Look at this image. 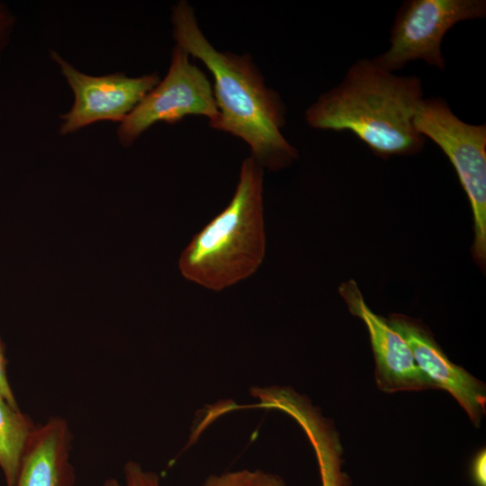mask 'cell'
Here are the masks:
<instances>
[{
	"label": "cell",
	"instance_id": "1",
	"mask_svg": "<svg viewBox=\"0 0 486 486\" xmlns=\"http://www.w3.org/2000/svg\"><path fill=\"white\" fill-rule=\"evenodd\" d=\"M172 23L176 44L200 59L212 75L219 116L210 126L244 140L251 158L262 167L276 171L292 163L298 152L282 133L284 104L275 91L266 87L251 58L216 50L186 1L173 6Z\"/></svg>",
	"mask_w": 486,
	"mask_h": 486
},
{
	"label": "cell",
	"instance_id": "2",
	"mask_svg": "<svg viewBox=\"0 0 486 486\" xmlns=\"http://www.w3.org/2000/svg\"><path fill=\"white\" fill-rule=\"evenodd\" d=\"M422 95L418 76H399L362 58L307 109L305 118L315 129L351 131L381 158L412 155L426 141L414 125Z\"/></svg>",
	"mask_w": 486,
	"mask_h": 486
},
{
	"label": "cell",
	"instance_id": "3",
	"mask_svg": "<svg viewBox=\"0 0 486 486\" xmlns=\"http://www.w3.org/2000/svg\"><path fill=\"white\" fill-rule=\"evenodd\" d=\"M263 167L251 157L230 203L195 234L178 266L188 281L220 292L255 274L266 255Z\"/></svg>",
	"mask_w": 486,
	"mask_h": 486
},
{
	"label": "cell",
	"instance_id": "4",
	"mask_svg": "<svg viewBox=\"0 0 486 486\" xmlns=\"http://www.w3.org/2000/svg\"><path fill=\"white\" fill-rule=\"evenodd\" d=\"M414 125L443 150L457 173L473 215L472 256L482 266L486 259V126L463 122L442 98L422 99Z\"/></svg>",
	"mask_w": 486,
	"mask_h": 486
},
{
	"label": "cell",
	"instance_id": "5",
	"mask_svg": "<svg viewBox=\"0 0 486 486\" xmlns=\"http://www.w3.org/2000/svg\"><path fill=\"white\" fill-rule=\"evenodd\" d=\"M485 14L484 0L405 1L395 15L389 50L373 60L392 73L416 59L444 69L441 42L445 34L459 22Z\"/></svg>",
	"mask_w": 486,
	"mask_h": 486
},
{
	"label": "cell",
	"instance_id": "6",
	"mask_svg": "<svg viewBox=\"0 0 486 486\" xmlns=\"http://www.w3.org/2000/svg\"><path fill=\"white\" fill-rule=\"evenodd\" d=\"M189 53L176 45L165 78L159 82L121 122L117 136L129 147L153 124L176 123L187 115L219 116L212 86L206 75L189 58Z\"/></svg>",
	"mask_w": 486,
	"mask_h": 486
},
{
	"label": "cell",
	"instance_id": "7",
	"mask_svg": "<svg viewBox=\"0 0 486 486\" xmlns=\"http://www.w3.org/2000/svg\"><path fill=\"white\" fill-rule=\"evenodd\" d=\"M50 56L58 64L75 96L71 109L61 115L62 135L100 121L122 122L159 83L155 73L138 77L123 73L89 76L78 71L56 51H50Z\"/></svg>",
	"mask_w": 486,
	"mask_h": 486
},
{
	"label": "cell",
	"instance_id": "8",
	"mask_svg": "<svg viewBox=\"0 0 486 486\" xmlns=\"http://www.w3.org/2000/svg\"><path fill=\"white\" fill-rule=\"evenodd\" d=\"M349 311L366 326L375 361L374 377L385 392L437 389L419 369L404 338L384 318L375 314L365 303L354 280L338 287Z\"/></svg>",
	"mask_w": 486,
	"mask_h": 486
},
{
	"label": "cell",
	"instance_id": "9",
	"mask_svg": "<svg viewBox=\"0 0 486 486\" xmlns=\"http://www.w3.org/2000/svg\"><path fill=\"white\" fill-rule=\"evenodd\" d=\"M387 320L407 342L419 369L437 389L449 392L479 427L485 414V384L452 363L421 321L401 314H392Z\"/></svg>",
	"mask_w": 486,
	"mask_h": 486
},
{
	"label": "cell",
	"instance_id": "10",
	"mask_svg": "<svg viewBox=\"0 0 486 486\" xmlns=\"http://www.w3.org/2000/svg\"><path fill=\"white\" fill-rule=\"evenodd\" d=\"M72 438L68 424L59 417L37 427L22 460L15 486H74Z\"/></svg>",
	"mask_w": 486,
	"mask_h": 486
},
{
	"label": "cell",
	"instance_id": "11",
	"mask_svg": "<svg viewBox=\"0 0 486 486\" xmlns=\"http://www.w3.org/2000/svg\"><path fill=\"white\" fill-rule=\"evenodd\" d=\"M37 426L0 392V469L6 486H15L22 460Z\"/></svg>",
	"mask_w": 486,
	"mask_h": 486
},
{
	"label": "cell",
	"instance_id": "12",
	"mask_svg": "<svg viewBox=\"0 0 486 486\" xmlns=\"http://www.w3.org/2000/svg\"><path fill=\"white\" fill-rule=\"evenodd\" d=\"M202 486H285V482L277 474L245 469L211 475Z\"/></svg>",
	"mask_w": 486,
	"mask_h": 486
},
{
	"label": "cell",
	"instance_id": "13",
	"mask_svg": "<svg viewBox=\"0 0 486 486\" xmlns=\"http://www.w3.org/2000/svg\"><path fill=\"white\" fill-rule=\"evenodd\" d=\"M124 486H160L158 474L153 472L145 471L141 465L136 462H128L123 469ZM103 486H122L115 479L106 480Z\"/></svg>",
	"mask_w": 486,
	"mask_h": 486
},
{
	"label": "cell",
	"instance_id": "14",
	"mask_svg": "<svg viewBox=\"0 0 486 486\" xmlns=\"http://www.w3.org/2000/svg\"><path fill=\"white\" fill-rule=\"evenodd\" d=\"M0 392L14 408L19 409L12 387L9 382L6 370V358L4 347L0 338Z\"/></svg>",
	"mask_w": 486,
	"mask_h": 486
},
{
	"label": "cell",
	"instance_id": "15",
	"mask_svg": "<svg viewBox=\"0 0 486 486\" xmlns=\"http://www.w3.org/2000/svg\"><path fill=\"white\" fill-rule=\"evenodd\" d=\"M486 453L485 448L480 450L471 464V478L475 486H486Z\"/></svg>",
	"mask_w": 486,
	"mask_h": 486
},
{
	"label": "cell",
	"instance_id": "16",
	"mask_svg": "<svg viewBox=\"0 0 486 486\" xmlns=\"http://www.w3.org/2000/svg\"><path fill=\"white\" fill-rule=\"evenodd\" d=\"M14 25V17L10 11L0 4V54L4 48Z\"/></svg>",
	"mask_w": 486,
	"mask_h": 486
}]
</instances>
